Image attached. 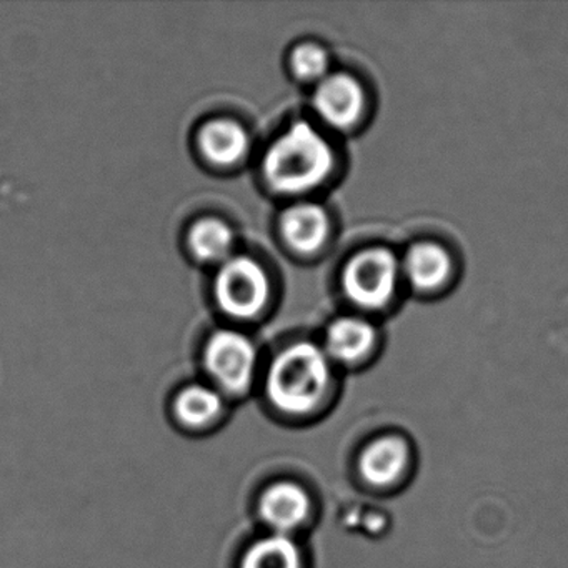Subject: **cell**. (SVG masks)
<instances>
[{"label":"cell","instance_id":"cell-12","mask_svg":"<svg viewBox=\"0 0 568 568\" xmlns=\"http://www.w3.org/2000/svg\"><path fill=\"white\" fill-rule=\"evenodd\" d=\"M224 397L217 388L207 385H189L174 402V414L182 427L202 430L224 414Z\"/></svg>","mask_w":568,"mask_h":568},{"label":"cell","instance_id":"cell-1","mask_svg":"<svg viewBox=\"0 0 568 568\" xmlns=\"http://www.w3.org/2000/svg\"><path fill=\"white\" fill-rule=\"evenodd\" d=\"M331 364L324 348L312 342L284 348L272 362L265 378L268 402L288 417L314 414L327 397Z\"/></svg>","mask_w":568,"mask_h":568},{"label":"cell","instance_id":"cell-2","mask_svg":"<svg viewBox=\"0 0 568 568\" xmlns=\"http://www.w3.org/2000/svg\"><path fill=\"white\" fill-rule=\"evenodd\" d=\"M327 139L308 122H295L265 152L268 184L287 194L312 191L327 181L334 169Z\"/></svg>","mask_w":568,"mask_h":568},{"label":"cell","instance_id":"cell-4","mask_svg":"<svg viewBox=\"0 0 568 568\" xmlns=\"http://www.w3.org/2000/svg\"><path fill=\"white\" fill-rule=\"evenodd\" d=\"M209 375L225 394H247L257 372V351L251 338L235 331H219L204 352Z\"/></svg>","mask_w":568,"mask_h":568},{"label":"cell","instance_id":"cell-9","mask_svg":"<svg viewBox=\"0 0 568 568\" xmlns=\"http://www.w3.org/2000/svg\"><path fill=\"white\" fill-rule=\"evenodd\" d=\"M377 344V331L365 318L347 317L337 318L328 325L325 334L324 351L331 362L354 365L364 361Z\"/></svg>","mask_w":568,"mask_h":568},{"label":"cell","instance_id":"cell-11","mask_svg":"<svg viewBox=\"0 0 568 568\" xmlns=\"http://www.w3.org/2000/svg\"><path fill=\"white\" fill-rule=\"evenodd\" d=\"M327 212L317 204H297L285 211L282 232L285 241L301 254H314L328 237Z\"/></svg>","mask_w":568,"mask_h":568},{"label":"cell","instance_id":"cell-14","mask_svg":"<svg viewBox=\"0 0 568 568\" xmlns=\"http://www.w3.org/2000/svg\"><path fill=\"white\" fill-rule=\"evenodd\" d=\"M241 568H304V558L294 538L271 534L248 547Z\"/></svg>","mask_w":568,"mask_h":568},{"label":"cell","instance_id":"cell-7","mask_svg":"<svg viewBox=\"0 0 568 568\" xmlns=\"http://www.w3.org/2000/svg\"><path fill=\"white\" fill-rule=\"evenodd\" d=\"M312 501L307 491L294 481H277L262 494L258 515L272 534L288 535L298 530L311 517Z\"/></svg>","mask_w":568,"mask_h":568},{"label":"cell","instance_id":"cell-13","mask_svg":"<svg viewBox=\"0 0 568 568\" xmlns=\"http://www.w3.org/2000/svg\"><path fill=\"white\" fill-rule=\"evenodd\" d=\"M201 148L214 164L232 165L248 151V135L237 122L219 119L201 132Z\"/></svg>","mask_w":568,"mask_h":568},{"label":"cell","instance_id":"cell-10","mask_svg":"<svg viewBox=\"0 0 568 568\" xmlns=\"http://www.w3.org/2000/svg\"><path fill=\"white\" fill-rule=\"evenodd\" d=\"M407 444L402 438L384 437L365 448L358 460V470L374 487H388L407 470Z\"/></svg>","mask_w":568,"mask_h":568},{"label":"cell","instance_id":"cell-8","mask_svg":"<svg viewBox=\"0 0 568 568\" xmlns=\"http://www.w3.org/2000/svg\"><path fill=\"white\" fill-rule=\"evenodd\" d=\"M402 278L418 294H435L450 281L454 258L437 242H417L400 261Z\"/></svg>","mask_w":568,"mask_h":568},{"label":"cell","instance_id":"cell-16","mask_svg":"<svg viewBox=\"0 0 568 568\" xmlns=\"http://www.w3.org/2000/svg\"><path fill=\"white\" fill-rule=\"evenodd\" d=\"M292 68L304 81H317L328 75V55L315 44H304L292 54Z\"/></svg>","mask_w":568,"mask_h":568},{"label":"cell","instance_id":"cell-5","mask_svg":"<svg viewBox=\"0 0 568 568\" xmlns=\"http://www.w3.org/2000/svg\"><path fill=\"white\" fill-rule=\"evenodd\" d=\"M215 297L231 317L254 318L267 305L271 282L254 258L231 257L215 278Z\"/></svg>","mask_w":568,"mask_h":568},{"label":"cell","instance_id":"cell-6","mask_svg":"<svg viewBox=\"0 0 568 568\" xmlns=\"http://www.w3.org/2000/svg\"><path fill=\"white\" fill-rule=\"evenodd\" d=\"M367 95L357 79L351 74H328L317 82L314 109L331 128L345 131L354 128L365 112Z\"/></svg>","mask_w":568,"mask_h":568},{"label":"cell","instance_id":"cell-3","mask_svg":"<svg viewBox=\"0 0 568 568\" xmlns=\"http://www.w3.org/2000/svg\"><path fill=\"white\" fill-rule=\"evenodd\" d=\"M402 281L400 261L385 247H371L348 258L342 271L345 297L364 308L382 311L394 301Z\"/></svg>","mask_w":568,"mask_h":568},{"label":"cell","instance_id":"cell-15","mask_svg":"<svg viewBox=\"0 0 568 568\" xmlns=\"http://www.w3.org/2000/svg\"><path fill=\"white\" fill-rule=\"evenodd\" d=\"M192 251L205 262H221L231 258L234 234L231 227L217 219H204L192 227Z\"/></svg>","mask_w":568,"mask_h":568}]
</instances>
